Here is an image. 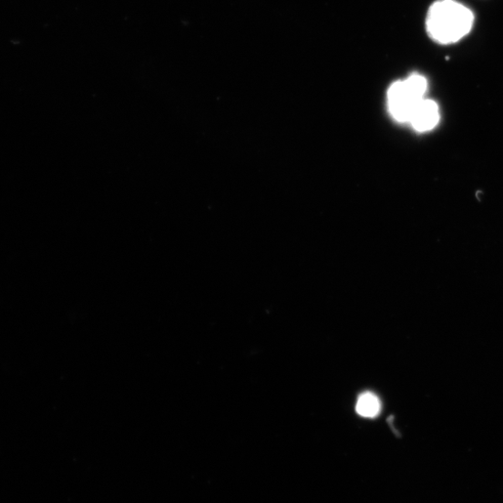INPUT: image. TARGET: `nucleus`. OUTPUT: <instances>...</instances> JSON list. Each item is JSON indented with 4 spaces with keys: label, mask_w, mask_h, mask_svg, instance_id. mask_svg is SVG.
Wrapping results in <instances>:
<instances>
[{
    "label": "nucleus",
    "mask_w": 503,
    "mask_h": 503,
    "mask_svg": "<svg viewBox=\"0 0 503 503\" xmlns=\"http://www.w3.org/2000/svg\"><path fill=\"white\" fill-rule=\"evenodd\" d=\"M474 22L475 15L467 6L455 0H438L429 9L426 30L437 44L453 45L470 33Z\"/></svg>",
    "instance_id": "obj_1"
},
{
    "label": "nucleus",
    "mask_w": 503,
    "mask_h": 503,
    "mask_svg": "<svg viewBox=\"0 0 503 503\" xmlns=\"http://www.w3.org/2000/svg\"><path fill=\"white\" fill-rule=\"evenodd\" d=\"M428 84L425 77L414 74L393 84L388 92L392 115L399 121H409L415 107L425 99Z\"/></svg>",
    "instance_id": "obj_2"
},
{
    "label": "nucleus",
    "mask_w": 503,
    "mask_h": 503,
    "mask_svg": "<svg viewBox=\"0 0 503 503\" xmlns=\"http://www.w3.org/2000/svg\"><path fill=\"white\" fill-rule=\"evenodd\" d=\"M439 119V109L436 102L424 99L414 108L409 121L419 132H426L435 128Z\"/></svg>",
    "instance_id": "obj_3"
},
{
    "label": "nucleus",
    "mask_w": 503,
    "mask_h": 503,
    "mask_svg": "<svg viewBox=\"0 0 503 503\" xmlns=\"http://www.w3.org/2000/svg\"><path fill=\"white\" fill-rule=\"evenodd\" d=\"M382 410V402L373 393L367 392L360 395L357 404L356 411L364 417H375L380 414Z\"/></svg>",
    "instance_id": "obj_4"
}]
</instances>
